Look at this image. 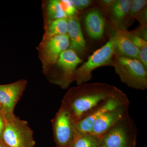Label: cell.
Segmentation results:
<instances>
[{
    "label": "cell",
    "instance_id": "5",
    "mask_svg": "<svg viewBox=\"0 0 147 147\" xmlns=\"http://www.w3.org/2000/svg\"><path fill=\"white\" fill-rule=\"evenodd\" d=\"M33 134L28 122L14 114L7 118L2 143L9 147H34Z\"/></svg>",
    "mask_w": 147,
    "mask_h": 147
},
{
    "label": "cell",
    "instance_id": "9",
    "mask_svg": "<svg viewBox=\"0 0 147 147\" xmlns=\"http://www.w3.org/2000/svg\"><path fill=\"white\" fill-rule=\"evenodd\" d=\"M129 103L126 95L122 92L115 96L107 98L92 109L76 124L77 132L80 134L90 133L95 122L105 113L119 105Z\"/></svg>",
    "mask_w": 147,
    "mask_h": 147
},
{
    "label": "cell",
    "instance_id": "21",
    "mask_svg": "<svg viewBox=\"0 0 147 147\" xmlns=\"http://www.w3.org/2000/svg\"><path fill=\"white\" fill-rule=\"evenodd\" d=\"M62 8L67 18L78 16L79 11L71 3L70 0H59Z\"/></svg>",
    "mask_w": 147,
    "mask_h": 147
},
{
    "label": "cell",
    "instance_id": "16",
    "mask_svg": "<svg viewBox=\"0 0 147 147\" xmlns=\"http://www.w3.org/2000/svg\"><path fill=\"white\" fill-rule=\"evenodd\" d=\"M136 20L141 26L147 25V0H130L128 19L129 27Z\"/></svg>",
    "mask_w": 147,
    "mask_h": 147
},
{
    "label": "cell",
    "instance_id": "1",
    "mask_svg": "<svg viewBox=\"0 0 147 147\" xmlns=\"http://www.w3.org/2000/svg\"><path fill=\"white\" fill-rule=\"evenodd\" d=\"M122 92L117 87L106 83H84L69 89L61 102L76 124L102 101Z\"/></svg>",
    "mask_w": 147,
    "mask_h": 147
},
{
    "label": "cell",
    "instance_id": "8",
    "mask_svg": "<svg viewBox=\"0 0 147 147\" xmlns=\"http://www.w3.org/2000/svg\"><path fill=\"white\" fill-rule=\"evenodd\" d=\"M69 46V38L67 34L42 40L38 48L44 74L55 65L61 54L68 49Z\"/></svg>",
    "mask_w": 147,
    "mask_h": 147
},
{
    "label": "cell",
    "instance_id": "19",
    "mask_svg": "<svg viewBox=\"0 0 147 147\" xmlns=\"http://www.w3.org/2000/svg\"><path fill=\"white\" fill-rule=\"evenodd\" d=\"M101 136L77 132L70 147H100Z\"/></svg>",
    "mask_w": 147,
    "mask_h": 147
},
{
    "label": "cell",
    "instance_id": "11",
    "mask_svg": "<svg viewBox=\"0 0 147 147\" xmlns=\"http://www.w3.org/2000/svg\"><path fill=\"white\" fill-rule=\"evenodd\" d=\"M129 103L119 105L109 110L95 122L90 133L101 136L119 121L129 115Z\"/></svg>",
    "mask_w": 147,
    "mask_h": 147
},
{
    "label": "cell",
    "instance_id": "14",
    "mask_svg": "<svg viewBox=\"0 0 147 147\" xmlns=\"http://www.w3.org/2000/svg\"><path fill=\"white\" fill-rule=\"evenodd\" d=\"M67 35L70 49L77 55H83L86 49V40L78 16L67 18Z\"/></svg>",
    "mask_w": 147,
    "mask_h": 147
},
{
    "label": "cell",
    "instance_id": "26",
    "mask_svg": "<svg viewBox=\"0 0 147 147\" xmlns=\"http://www.w3.org/2000/svg\"><path fill=\"white\" fill-rule=\"evenodd\" d=\"M0 147H9L7 146H6L4 144H3V143H0Z\"/></svg>",
    "mask_w": 147,
    "mask_h": 147
},
{
    "label": "cell",
    "instance_id": "15",
    "mask_svg": "<svg viewBox=\"0 0 147 147\" xmlns=\"http://www.w3.org/2000/svg\"><path fill=\"white\" fill-rule=\"evenodd\" d=\"M130 0H115L108 16L111 24L117 28L127 30Z\"/></svg>",
    "mask_w": 147,
    "mask_h": 147
},
{
    "label": "cell",
    "instance_id": "24",
    "mask_svg": "<svg viewBox=\"0 0 147 147\" xmlns=\"http://www.w3.org/2000/svg\"><path fill=\"white\" fill-rule=\"evenodd\" d=\"M7 117L4 113L0 110V143H2L3 134L6 124Z\"/></svg>",
    "mask_w": 147,
    "mask_h": 147
},
{
    "label": "cell",
    "instance_id": "3",
    "mask_svg": "<svg viewBox=\"0 0 147 147\" xmlns=\"http://www.w3.org/2000/svg\"><path fill=\"white\" fill-rule=\"evenodd\" d=\"M83 62L74 50L68 48L61 54L57 63L45 75L51 83L65 89L75 82L77 66Z\"/></svg>",
    "mask_w": 147,
    "mask_h": 147
},
{
    "label": "cell",
    "instance_id": "10",
    "mask_svg": "<svg viewBox=\"0 0 147 147\" xmlns=\"http://www.w3.org/2000/svg\"><path fill=\"white\" fill-rule=\"evenodd\" d=\"M28 84L21 79L11 84L0 85V110L7 118L14 115V109Z\"/></svg>",
    "mask_w": 147,
    "mask_h": 147
},
{
    "label": "cell",
    "instance_id": "7",
    "mask_svg": "<svg viewBox=\"0 0 147 147\" xmlns=\"http://www.w3.org/2000/svg\"><path fill=\"white\" fill-rule=\"evenodd\" d=\"M51 122L56 147H70L77 134L76 124L62 102Z\"/></svg>",
    "mask_w": 147,
    "mask_h": 147
},
{
    "label": "cell",
    "instance_id": "4",
    "mask_svg": "<svg viewBox=\"0 0 147 147\" xmlns=\"http://www.w3.org/2000/svg\"><path fill=\"white\" fill-rule=\"evenodd\" d=\"M137 128L129 115L101 136L100 147H136Z\"/></svg>",
    "mask_w": 147,
    "mask_h": 147
},
{
    "label": "cell",
    "instance_id": "18",
    "mask_svg": "<svg viewBox=\"0 0 147 147\" xmlns=\"http://www.w3.org/2000/svg\"><path fill=\"white\" fill-rule=\"evenodd\" d=\"M44 7L45 23L60 18H67L62 8L59 0L47 1Z\"/></svg>",
    "mask_w": 147,
    "mask_h": 147
},
{
    "label": "cell",
    "instance_id": "12",
    "mask_svg": "<svg viewBox=\"0 0 147 147\" xmlns=\"http://www.w3.org/2000/svg\"><path fill=\"white\" fill-rule=\"evenodd\" d=\"M108 28L109 39L113 42L115 54L139 60V50L123 31L117 28L111 24Z\"/></svg>",
    "mask_w": 147,
    "mask_h": 147
},
{
    "label": "cell",
    "instance_id": "6",
    "mask_svg": "<svg viewBox=\"0 0 147 147\" xmlns=\"http://www.w3.org/2000/svg\"><path fill=\"white\" fill-rule=\"evenodd\" d=\"M115 54L113 42L109 39L102 47L95 51L86 62L76 69L75 82L77 85L86 83L92 78V72L102 66L113 67V59Z\"/></svg>",
    "mask_w": 147,
    "mask_h": 147
},
{
    "label": "cell",
    "instance_id": "13",
    "mask_svg": "<svg viewBox=\"0 0 147 147\" xmlns=\"http://www.w3.org/2000/svg\"><path fill=\"white\" fill-rule=\"evenodd\" d=\"M85 26L88 35L93 39L102 38L105 28V18L98 7L90 9L85 18Z\"/></svg>",
    "mask_w": 147,
    "mask_h": 147
},
{
    "label": "cell",
    "instance_id": "22",
    "mask_svg": "<svg viewBox=\"0 0 147 147\" xmlns=\"http://www.w3.org/2000/svg\"><path fill=\"white\" fill-rule=\"evenodd\" d=\"M115 1V0H100L96 1L98 5V9L102 14L104 13L108 16L109 11Z\"/></svg>",
    "mask_w": 147,
    "mask_h": 147
},
{
    "label": "cell",
    "instance_id": "17",
    "mask_svg": "<svg viewBox=\"0 0 147 147\" xmlns=\"http://www.w3.org/2000/svg\"><path fill=\"white\" fill-rule=\"evenodd\" d=\"M67 18H60L45 23V32L42 39L67 34Z\"/></svg>",
    "mask_w": 147,
    "mask_h": 147
},
{
    "label": "cell",
    "instance_id": "20",
    "mask_svg": "<svg viewBox=\"0 0 147 147\" xmlns=\"http://www.w3.org/2000/svg\"><path fill=\"white\" fill-rule=\"evenodd\" d=\"M129 38L137 47L139 52V60L147 69V41L138 36L133 31L123 30Z\"/></svg>",
    "mask_w": 147,
    "mask_h": 147
},
{
    "label": "cell",
    "instance_id": "23",
    "mask_svg": "<svg viewBox=\"0 0 147 147\" xmlns=\"http://www.w3.org/2000/svg\"><path fill=\"white\" fill-rule=\"evenodd\" d=\"M71 3L77 10H83L92 5L94 1L91 0H71Z\"/></svg>",
    "mask_w": 147,
    "mask_h": 147
},
{
    "label": "cell",
    "instance_id": "2",
    "mask_svg": "<svg viewBox=\"0 0 147 147\" xmlns=\"http://www.w3.org/2000/svg\"><path fill=\"white\" fill-rule=\"evenodd\" d=\"M113 65L121 82L134 89L147 88V69L139 60L115 54Z\"/></svg>",
    "mask_w": 147,
    "mask_h": 147
},
{
    "label": "cell",
    "instance_id": "25",
    "mask_svg": "<svg viewBox=\"0 0 147 147\" xmlns=\"http://www.w3.org/2000/svg\"><path fill=\"white\" fill-rule=\"evenodd\" d=\"M147 25H140L138 28L133 31L138 36L147 41Z\"/></svg>",
    "mask_w": 147,
    "mask_h": 147
}]
</instances>
